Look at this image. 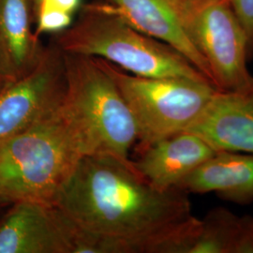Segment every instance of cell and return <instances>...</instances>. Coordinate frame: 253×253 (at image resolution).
<instances>
[{
	"label": "cell",
	"mask_w": 253,
	"mask_h": 253,
	"mask_svg": "<svg viewBox=\"0 0 253 253\" xmlns=\"http://www.w3.org/2000/svg\"><path fill=\"white\" fill-rule=\"evenodd\" d=\"M11 205L0 221V253H73L75 226L55 205Z\"/></svg>",
	"instance_id": "obj_8"
},
{
	"label": "cell",
	"mask_w": 253,
	"mask_h": 253,
	"mask_svg": "<svg viewBox=\"0 0 253 253\" xmlns=\"http://www.w3.org/2000/svg\"><path fill=\"white\" fill-rule=\"evenodd\" d=\"M207 61L217 90L253 93L248 42L230 0H165Z\"/></svg>",
	"instance_id": "obj_6"
},
{
	"label": "cell",
	"mask_w": 253,
	"mask_h": 253,
	"mask_svg": "<svg viewBox=\"0 0 253 253\" xmlns=\"http://www.w3.org/2000/svg\"><path fill=\"white\" fill-rule=\"evenodd\" d=\"M186 192H216L236 203L253 201V154L217 152L181 181Z\"/></svg>",
	"instance_id": "obj_12"
},
{
	"label": "cell",
	"mask_w": 253,
	"mask_h": 253,
	"mask_svg": "<svg viewBox=\"0 0 253 253\" xmlns=\"http://www.w3.org/2000/svg\"><path fill=\"white\" fill-rule=\"evenodd\" d=\"M42 0H34V11H35V23H36V16L38 10L40 9V6L42 4Z\"/></svg>",
	"instance_id": "obj_20"
},
{
	"label": "cell",
	"mask_w": 253,
	"mask_h": 253,
	"mask_svg": "<svg viewBox=\"0 0 253 253\" xmlns=\"http://www.w3.org/2000/svg\"><path fill=\"white\" fill-rule=\"evenodd\" d=\"M87 155L84 130L63 100L54 113L0 147V203L55 205Z\"/></svg>",
	"instance_id": "obj_2"
},
{
	"label": "cell",
	"mask_w": 253,
	"mask_h": 253,
	"mask_svg": "<svg viewBox=\"0 0 253 253\" xmlns=\"http://www.w3.org/2000/svg\"><path fill=\"white\" fill-rule=\"evenodd\" d=\"M73 23V14L60 9L42 7L37 14L35 33L39 38L47 33L54 35L71 27Z\"/></svg>",
	"instance_id": "obj_15"
},
{
	"label": "cell",
	"mask_w": 253,
	"mask_h": 253,
	"mask_svg": "<svg viewBox=\"0 0 253 253\" xmlns=\"http://www.w3.org/2000/svg\"></svg>",
	"instance_id": "obj_22"
},
{
	"label": "cell",
	"mask_w": 253,
	"mask_h": 253,
	"mask_svg": "<svg viewBox=\"0 0 253 253\" xmlns=\"http://www.w3.org/2000/svg\"><path fill=\"white\" fill-rule=\"evenodd\" d=\"M186 131L216 152L253 154V92L216 90Z\"/></svg>",
	"instance_id": "obj_9"
},
{
	"label": "cell",
	"mask_w": 253,
	"mask_h": 253,
	"mask_svg": "<svg viewBox=\"0 0 253 253\" xmlns=\"http://www.w3.org/2000/svg\"><path fill=\"white\" fill-rule=\"evenodd\" d=\"M241 253H253V226L251 228L248 236L246 237Z\"/></svg>",
	"instance_id": "obj_19"
},
{
	"label": "cell",
	"mask_w": 253,
	"mask_h": 253,
	"mask_svg": "<svg viewBox=\"0 0 253 253\" xmlns=\"http://www.w3.org/2000/svg\"><path fill=\"white\" fill-rule=\"evenodd\" d=\"M33 23L34 0H0V41L18 78L36 65L44 48Z\"/></svg>",
	"instance_id": "obj_13"
},
{
	"label": "cell",
	"mask_w": 253,
	"mask_h": 253,
	"mask_svg": "<svg viewBox=\"0 0 253 253\" xmlns=\"http://www.w3.org/2000/svg\"><path fill=\"white\" fill-rule=\"evenodd\" d=\"M217 153L190 132L162 139L141 149L134 167L155 189H177L181 181Z\"/></svg>",
	"instance_id": "obj_10"
},
{
	"label": "cell",
	"mask_w": 253,
	"mask_h": 253,
	"mask_svg": "<svg viewBox=\"0 0 253 253\" xmlns=\"http://www.w3.org/2000/svg\"><path fill=\"white\" fill-rule=\"evenodd\" d=\"M3 206H4V205H2V204H1V203H0V208H2V207H3Z\"/></svg>",
	"instance_id": "obj_21"
},
{
	"label": "cell",
	"mask_w": 253,
	"mask_h": 253,
	"mask_svg": "<svg viewBox=\"0 0 253 253\" xmlns=\"http://www.w3.org/2000/svg\"><path fill=\"white\" fill-rule=\"evenodd\" d=\"M65 92L63 52L52 42L27 74L0 93V147L54 113Z\"/></svg>",
	"instance_id": "obj_7"
},
{
	"label": "cell",
	"mask_w": 253,
	"mask_h": 253,
	"mask_svg": "<svg viewBox=\"0 0 253 253\" xmlns=\"http://www.w3.org/2000/svg\"><path fill=\"white\" fill-rule=\"evenodd\" d=\"M64 103L83 127L90 155L133 164L129 151L138 141L132 113L100 59L63 53Z\"/></svg>",
	"instance_id": "obj_4"
},
{
	"label": "cell",
	"mask_w": 253,
	"mask_h": 253,
	"mask_svg": "<svg viewBox=\"0 0 253 253\" xmlns=\"http://www.w3.org/2000/svg\"><path fill=\"white\" fill-rule=\"evenodd\" d=\"M55 206L77 228L73 253H189L203 225L186 191L104 155L82 159Z\"/></svg>",
	"instance_id": "obj_1"
},
{
	"label": "cell",
	"mask_w": 253,
	"mask_h": 253,
	"mask_svg": "<svg viewBox=\"0 0 253 253\" xmlns=\"http://www.w3.org/2000/svg\"><path fill=\"white\" fill-rule=\"evenodd\" d=\"M82 6H83L82 0H42L40 6V9L42 7H50V8L63 10L65 12L74 15L78 10H80Z\"/></svg>",
	"instance_id": "obj_18"
},
{
	"label": "cell",
	"mask_w": 253,
	"mask_h": 253,
	"mask_svg": "<svg viewBox=\"0 0 253 253\" xmlns=\"http://www.w3.org/2000/svg\"><path fill=\"white\" fill-rule=\"evenodd\" d=\"M80 10L71 27L54 34L63 53L100 58L141 77L209 82L178 51L140 32L100 1Z\"/></svg>",
	"instance_id": "obj_3"
},
{
	"label": "cell",
	"mask_w": 253,
	"mask_h": 253,
	"mask_svg": "<svg viewBox=\"0 0 253 253\" xmlns=\"http://www.w3.org/2000/svg\"><path fill=\"white\" fill-rule=\"evenodd\" d=\"M17 79L18 77L10 63L9 55L0 41V93Z\"/></svg>",
	"instance_id": "obj_17"
},
{
	"label": "cell",
	"mask_w": 253,
	"mask_h": 253,
	"mask_svg": "<svg viewBox=\"0 0 253 253\" xmlns=\"http://www.w3.org/2000/svg\"><path fill=\"white\" fill-rule=\"evenodd\" d=\"M231 6L243 27L248 42L249 58L253 57V0H230Z\"/></svg>",
	"instance_id": "obj_16"
},
{
	"label": "cell",
	"mask_w": 253,
	"mask_h": 253,
	"mask_svg": "<svg viewBox=\"0 0 253 253\" xmlns=\"http://www.w3.org/2000/svg\"><path fill=\"white\" fill-rule=\"evenodd\" d=\"M100 2L140 32L178 51L215 86L207 61L191 43L165 0H100Z\"/></svg>",
	"instance_id": "obj_11"
},
{
	"label": "cell",
	"mask_w": 253,
	"mask_h": 253,
	"mask_svg": "<svg viewBox=\"0 0 253 253\" xmlns=\"http://www.w3.org/2000/svg\"><path fill=\"white\" fill-rule=\"evenodd\" d=\"M99 59L132 113L140 149L186 131L217 90L208 81L137 76Z\"/></svg>",
	"instance_id": "obj_5"
},
{
	"label": "cell",
	"mask_w": 253,
	"mask_h": 253,
	"mask_svg": "<svg viewBox=\"0 0 253 253\" xmlns=\"http://www.w3.org/2000/svg\"><path fill=\"white\" fill-rule=\"evenodd\" d=\"M253 218L236 217L225 209H216L203 219L197 239L189 253H241Z\"/></svg>",
	"instance_id": "obj_14"
}]
</instances>
